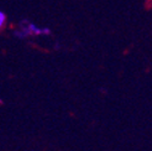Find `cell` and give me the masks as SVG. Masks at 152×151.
Masks as SVG:
<instances>
[{
	"label": "cell",
	"instance_id": "cell-1",
	"mask_svg": "<svg viewBox=\"0 0 152 151\" xmlns=\"http://www.w3.org/2000/svg\"><path fill=\"white\" fill-rule=\"evenodd\" d=\"M50 30L46 27H39L36 26L32 22L28 21H24L21 22V26L15 31V35H16L19 39H24V37H27L30 35H48Z\"/></svg>",
	"mask_w": 152,
	"mask_h": 151
},
{
	"label": "cell",
	"instance_id": "cell-2",
	"mask_svg": "<svg viewBox=\"0 0 152 151\" xmlns=\"http://www.w3.org/2000/svg\"><path fill=\"white\" fill-rule=\"evenodd\" d=\"M5 24H6V14L4 11H0V27L4 29Z\"/></svg>",
	"mask_w": 152,
	"mask_h": 151
}]
</instances>
